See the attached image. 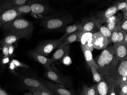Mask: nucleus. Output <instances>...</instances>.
I'll return each mask as SVG.
<instances>
[{
	"label": "nucleus",
	"mask_w": 127,
	"mask_h": 95,
	"mask_svg": "<svg viewBox=\"0 0 127 95\" xmlns=\"http://www.w3.org/2000/svg\"><path fill=\"white\" fill-rule=\"evenodd\" d=\"M95 60L99 66L97 71L103 76H107L119 62L114 55L113 46H107L103 49L101 54L95 58Z\"/></svg>",
	"instance_id": "f257e3e1"
},
{
	"label": "nucleus",
	"mask_w": 127,
	"mask_h": 95,
	"mask_svg": "<svg viewBox=\"0 0 127 95\" xmlns=\"http://www.w3.org/2000/svg\"><path fill=\"white\" fill-rule=\"evenodd\" d=\"M105 78L113 81L117 86L120 83H127V59L119 61L116 66L110 72Z\"/></svg>",
	"instance_id": "f03ea898"
},
{
	"label": "nucleus",
	"mask_w": 127,
	"mask_h": 95,
	"mask_svg": "<svg viewBox=\"0 0 127 95\" xmlns=\"http://www.w3.org/2000/svg\"><path fill=\"white\" fill-rule=\"evenodd\" d=\"M2 29L6 31L19 32L32 35L33 27L32 22L18 18Z\"/></svg>",
	"instance_id": "7ed1b4c3"
},
{
	"label": "nucleus",
	"mask_w": 127,
	"mask_h": 95,
	"mask_svg": "<svg viewBox=\"0 0 127 95\" xmlns=\"http://www.w3.org/2000/svg\"><path fill=\"white\" fill-rule=\"evenodd\" d=\"M71 21L72 20L70 18L51 16L45 18L40 25L46 30L53 31L63 28Z\"/></svg>",
	"instance_id": "20e7f679"
},
{
	"label": "nucleus",
	"mask_w": 127,
	"mask_h": 95,
	"mask_svg": "<svg viewBox=\"0 0 127 95\" xmlns=\"http://www.w3.org/2000/svg\"><path fill=\"white\" fill-rule=\"evenodd\" d=\"M45 69L44 75L46 78L65 88H69L71 86V82L69 77L62 75L55 67L50 66Z\"/></svg>",
	"instance_id": "39448f33"
},
{
	"label": "nucleus",
	"mask_w": 127,
	"mask_h": 95,
	"mask_svg": "<svg viewBox=\"0 0 127 95\" xmlns=\"http://www.w3.org/2000/svg\"><path fill=\"white\" fill-rule=\"evenodd\" d=\"M102 76L101 80L96 83L97 91L99 95H116V84L113 81Z\"/></svg>",
	"instance_id": "423d86ee"
},
{
	"label": "nucleus",
	"mask_w": 127,
	"mask_h": 95,
	"mask_svg": "<svg viewBox=\"0 0 127 95\" xmlns=\"http://www.w3.org/2000/svg\"><path fill=\"white\" fill-rule=\"evenodd\" d=\"M61 42L59 39L46 40L40 43L35 51L45 56H48L55 49L59 47Z\"/></svg>",
	"instance_id": "0eeeda50"
},
{
	"label": "nucleus",
	"mask_w": 127,
	"mask_h": 95,
	"mask_svg": "<svg viewBox=\"0 0 127 95\" xmlns=\"http://www.w3.org/2000/svg\"><path fill=\"white\" fill-rule=\"evenodd\" d=\"M22 14L13 8H7L0 11V24L2 28L17 18H20Z\"/></svg>",
	"instance_id": "6e6552de"
},
{
	"label": "nucleus",
	"mask_w": 127,
	"mask_h": 95,
	"mask_svg": "<svg viewBox=\"0 0 127 95\" xmlns=\"http://www.w3.org/2000/svg\"><path fill=\"white\" fill-rule=\"evenodd\" d=\"M27 3L31 7V15L35 18H42L43 15L48 10L47 6L41 2L40 0H30Z\"/></svg>",
	"instance_id": "1a4fd4ad"
},
{
	"label": "nucleus",
	"mask_w": 127,
	"mask_h": 95,
	"mask_svg": "<svg viewBox=\"0 0 127 95\" xmlns=\"http://www.w3.org/2000/svg\"><path fill=\"white\" fill-rule=\"evenodd\" d=\"M31 35L23 33L8 31L1 41V46H3L5 44H13L22 38H27Z\"/></svg>",
	"instance_id": "9d476101"
},
{
	"label": "nucleus",
	"mask_w": 127,
	"mask_h": 95,
	"mask_svg": "<svg viewBox=\"0 0 127 95\" xmlns=\"http://www.w3.org/2000/svg\"><path fill=\"white\" fill-rule=\"evenodd\" d=\"M109 41L107 37L98 31L93 34V47L95 49L103 50L108 46Z\"/></svg>",
	"instance_id": "9b49d317"
},
{
	"label": "nucleus",
	"mask_w": 127,
	"mask_h": 95,
	"mask_svg": "<svg viewBox=\"0 0 127 95\" xmlns=\"http://www.w3.org/2000/svg\"><path fill=\"white\" fill-rule=\"evenodd\" d=\"M93 34L92 33L80 31V42L81 45L83 46L91 52L93 51L94 49L93 45Z\"/></svg>",
	"instance_id": "f8f14e48"
},
{
	"label": "nucleus",
	"mask_w": 127,
	"mask_h": 95,
	"mask_svg": "<svg viewBox=\"0 0 127 95\" xmlns=\"http://www.w3.org/2000/svg\"><path fill=\"white\" fill-rule=\"evenodd\" d=\"M116 3L103 11L98 12L96 13V18L98 21L101 23H103L108 18L115 15L118 12Z\"/></svg>",
	"instance_id": "ddd939ff"
},
{
	"label": "nucleus",
	"mask_w": 127,
	"mask_h": 95,
	"mask_svg": "<svg viewBox=\"0 0 127 95\" xmlns=\"http://www.w3.org/2000/svg\"><path fill=\"white\" fill-rule=\"evenodd\" d=\"M44 83L54 94L60 95H72L74 94L73 92L68 90L67 89H66V88L62 86L56 84L47 80L45 81Z\"/></svg>",
	"instance_id": "4468645a"
},
{
	"label": "nucleus",
	"mask_w": 127,
	"mask_h": 95,
	"mask_svg": "<svg viewBox=\"0 0 127 95\" xmlns=\"http://www.w3.org/2000/svg\"><path fill=\"white\" fill-rule=\"evenodd\" d=\"M114 55L119 61L127 59V44H113Z\"/></svg>",
	"instance_id": "2eb2a0df"
},
{
	"label": "nucleus",
	"mask_w": 127,
	"mask_h": 95,
	"mask_svg": "<svg viewBox=\"0 0 127 95\" xmlns=\"http://www.w3.org/2000/svg\"><path fill=\"white\" fill-rule=\"evenodd\" d=\"M69 48V45L61 44L51 58L52 63L62 61L64 57L68 54Z\"/></svg>",
	"instance_id": "dca6fc26"
},
{
	"label": "nucleus",
	"mask_w": 127,
	"mask_h": 95,
	"mask_svg": "<svg viewBox=\"0 0 127 95\" xmlns=\"http://www.w3.org/2000/svg\"><path fill=\"white\" fill-rule=\"evenodd\" d=\"M29 55L31 58L42 65L45 68H49V67L50 66V64L52 63L51 58H46L45 56L38 53L35 50L30 51L29 52Z\"/></svg>",
	"instance_id": "f3484780"
},
{
	"label": "nucleus",
	"mask_w": 127,
	"mask_h": 95,
	"mask_svg": "<svg viewBox=\"0 0 127 95\" xmlns=\"http://www.w3.org/2000/svg\"><path fill=\"white\" fill-rule=\"evenodd\" d=\"M126 32L120 29L115 30L112 32V35L109 39V44L122 43L126 34Z\"/></svg>",
	"instance_id": "a211bd4d"
},
{
	"label": "nucleus",
	"mask_w": 127,
	"mask_h": 95,
	"mask_svg": "<svg viewBox=\"0 0 127 95\" xmlns=\"http://www.w3.org/2000/svg\"><path fill=\"white\" fill-rule=\"evenodd\" d=\"M82 25V30L81 31L95 33L97 27L95 25V22L90 18H84L82 19L81 22Z\"/></svg>",
	"instance_id": "6ab92c4d"
},
{
	"label": "nucleus",
	"mask_w": 127,
	"mask_h": 95,
	"mask_svg": "<svg viewBox=\"0 0 127 95\" xmlns=\"http://www.w3.org/2000/svg\"><path fill=\"white\" fill-rule=\"evenodd\" d=\"M23 82L24 86L30 90L47 86L44 82H41L39 80L33 78H25L23 80Z\"/></svg>",
	"instance_id": "aec40b11"
},
{
	"label": "nucleus",
	"mask_w": 127,
	"mask_h": 95,
	"mask_svg": "<svg viewBox=\"0 0 127 95\" xmlns=\"http://www.w3.org/2000/svg\"><path fill=\"white\" fill-rule=\"evenodd\" d=\"M82 30V25L81 22L79 20H77L76 23L72 25H69L65 27V33L59 39V40L62 42L64 39L65 38L75 32L78 31H81Z\"/></svg>",
	"instance_id": "412c9836"
},
{
	"label": "nucleus",
	"mask_w": 127,
	"mask_h": 95,
	"mask_svg": "<svg viewBox=\"0 0 127 95\" xmlns=\"http://www.w3.org/2000/svg\"><path fill=\"white\" fill-rule=\"evenodd\" d=\"M81 49L85 59L86 62L88 66L90 68L92 66H94L97 70L99 68V66L96 63L95 59L93 56L92 52L86 49L82 45H81Z\"/></svg>",
	"instance_id": "4be33fe9"
},
{
	"label": "nucleus",
	"mask_w": 127,
	"mask_h": 95,
	"mask_svg": "<svg viewBox=\"0 0 127 95\" xmlns=\"http://www.w3.org/2000/svg\"><path fill=\"white\" fill-rule=\"evenodd\" d=\"M28 0H7L1 2L0 11L25 4Z\"/></svg>",
	"instance_id": "5701e85b"
},
{
	"label": "nucleus",
	"mask_w": 127,
	"mask_h": 95,
	"mask_svg": "<svg viewBox=\"0 0 127 95\" xmlns=\"http://www.w3.org/2000/svg\"><path fill=\"white\" fill-rule=\"evenodd\" d=\"M91 17L95 22V25L99 31L103 35L107 37L108 38V40H109L112 35V32L108 29V28L105 26V25H103L101 24V23L98 21L97 18L95 16L91 15Z\"/></svg>",
	"instance_id": "b1692460"
},
{
	"label": "nucleus",
	"mask_w": 127,
	"mask_h": 95,
	"mask_svg": "<svg viewBox=\"0 0 127 95\" xmlns=\"http://www.w3.org/2000/svg\"><path fill=\"white\" fill-rule=\"evenodd\" d=\"M24 95H54V94L48 88L47 86H46L31 89L30 90L29 93H25Z\"/></svg>",
	"instance_id": "393cba45"
},
{
	"label": "nucleus",
	"mask_w": 127,
	"mask_h": 95,
	"mask_svg": "<svg viewBox=\"0 0 127 95\" xmlns=\"http://www.w3.org/2000/svg\"><path fill=\"white\" fill-rule=\"evenodd\" d=\"M118 15V18L115 21L106 24L105 25V26L108 28V29L109 30L112 32L117 29H120V27L121 23L123 17V14L119 13Z\"/></svg>",
	"instance_id": "a878e982"
},
{
	"label": "nucleus",
	"mask_w": 127,
	"mask_h": 95,
	"mask_svg": "<svg viewBox=\"0 0 127 95\" xmlns=\"http://www.w3.org/2000/svg\"><path fill=\"white\" fill-rule=\"evenodd\" d=\"M80 31H77L69 35L64 39L61 44H64L69 45L75 42H80Z\"/></svg>",
	"instance_id": "bb28decb"
},
{
	"label": "nucleus",
	"mask_w": 127,
	"mask_h": 95,
	"mask_svg": "<svg viewBox=\"0 0 127 95\" xmlns=\"http://www.w3.org/2000/svg\"><path fill=\"white\" fill-rule=\"evenodd\" d=\"M80 95H98L97 89L96 84L93 86L89 87L85 85H83L81 92Z\"/></svg>",
	"instance_id": "cd10ccee"
},
{
	"label": "nucleus",
	"mask_w": 127,
	"mask_h": 95,
	"mask_svg": "<svg viewBox=\"0 0 127 95\" xmlns=\"http://www.w3.org/2000/svg\"><path fill=\"white\" fill-rule=\"evenodd\" d=\"M13 8L18 11L22 15L28 14L31 12V7L30 5L29 4H23V5L14 7Z\"/></svg>",
	"instance_id": "c85d7f7f"
},
{
	"label": "nucleus",
	"mask_w": 127,
	"mask_h": 95,
	"mask_svg": "<svg viewBox=\"0 0 127 95\" xmlns=\"http://www.w3.org/2000/svg\"><path fill=\"white\" fill-rule=\"evenodd\" d=\"M90 68L92 74H93L94 82L98 83L100 81L102 78V76L101 74H100L97 69L94 66H92Z\"/></svg>",
	"instance_id": "c756f323"
},
{
	"label": "nucleus",
	"mask_w": 127,
	"mask_h": 95,
	"mask_svg": "<svg viewBox=\"0 0 127 95\" xmlns=\"http://www.w3.org/2000/svg\"><path fill=\"white\" fill-rule=\"evenodd\" d=\"M115 3L117 5L118 12L119 11H122L123 12L126 7L127 3V0H120Z\"/></svg>",
	"instance_id": "7c9ffc66"
},
{
	"label": "nucleus",
	"mask_w": 127,
	"mask_h": 95,
	"mask_svg": "<svg viewBox=\"0 0 127 95\" xmlns=\"http://www.w3.org/2000/svg\"><path fill=\"white\" fill-rule=\"evenodd\" d=\"M120 91L119 95H127V84L125 83H120L119 85Z\"/></svg>",
	"instance_id": "2f4dec72"
},
{
	"label": "nucleus",
	"mask_w": 127,
	"mask_h": 95,
	"mask_svg": "<svg viewBox=\"0 0 127 95\" xmlns=\"http://www.w3.org/2000/svg\"><path fill=\"white\" fill-rule=\"evenodd\" d=\"M11 62H12L17 67H22V68H30L29 66H28L25 64L21 62H20L18 60L15 59H13L11 60Z\"/></svg>",
	"instance_id": "473e14b6"
},
{
	"label": "nucleus",
	"mask_w": 127,
	"mask_h": 95,
	"mask_svg": "<svg viewBox=\"0 0 127 95\" xmlns=\"http://www.w3.org/2000/svg\"><path fill=\"white\" fill-rule=\"evenodd\" d=\"M17 66L11 61L10 63L9 64L8 67V69L9 70V71L11 73L13 74L14 75L17 76L18 74L16 72V69L17 68Z\"/></svg>",
	"instance_id": "72a5a7b5"
},
{
	"label": "nucleus",
	"mask_w": 127,
	"mask_h": 95,
	"mask_svg": "<svg viewBox=\"0 0 127 95\" xmlns=\"http://www.w3.org/2000/svg\"><path fill=\"white\" fill-rule=\"evenodd\" d=\"M61 61L64 64L66 65V66H69L72 63V59L68 56V55H66L65 57H64Z\"/></svg>",
	"instance_id": "f704fd0d"
},
{
	"label": "nucleus",
	"mask_w": 127,
	"mask_h": 95,
	"mask_svg": "<svg viewBox=\"0 0 127 95\" xmlns=\"http://www.w3.org/2000/svg\"><path fill=\"white\" fill-rule=\"evenodd\" d=\"M10 44H5L2 47V52L4 57H8L9 47Z\"/></svg>",
	"instance_id": "c9c22d12"
},
{
	"label": "nucleus",
	"mask_w": 127,
	"mask_h": 95,
	"mask_svg": "<svg viewBox=\"0 0 127 95\" xmlns=\"http://www.w3.org/2000/svg\"><path fill=\"white\" fill-rule=\"evenodd\" d=\"M120 29L127 32V18L125 19L123 17L121 23Z\"/></svg>",
	"instance_id": "e433bc0d"
},
{
	"label": "nucleus",
	"mask_w": 127,
	"mask_h": 95,
	"mask_svg": "<svg viewBox=\"0 0 127 95\" xmlns=\"http://www.w3.org/2000/svg\"><path fill=\"white\" fill-rule=\"evenodd\" d=\"M118 18V15L113 16H112L111 17L107 19L104 22H103V23H106V24L114 22V21H115Z\"/></svg>",
	"instance_id": "4c0bfd02"
},
{
	"label": "nucleus",
	"mask_w": 127,
	"mask_h": 95,
	"mask_svg": "<svg viewBox=\"0 0 127 95\" xmlns=\"http://www.w3.org/2000/svg\"><path fill=\"white\" fill-rule=\"evenodd\" d=\"M9 57H3V58L1 61V63L2 65H5L9 63L10 62Z\"/></svg>",
	"instance_id": "58836bf2"
},
{
	"label": "nucleus",
	"mask_w": 127,
	"mask_h": 95,
	"mask_svg": "<svg viewBox=\"0 0 127 95\" xmlns=\"http://www.w3.org/2000/svg\"><path fill=\"white\" fill-rule=\"evenodd\" d=\"M14 50H15V47L13 46V44H10L9 47V55L8 57H10L13 54L14 52Z\"/></svg>",
	"instance_id": "ea45409f"
},
{
	"label": "nucleus",
	"mask_w": 127,
	"mask_h": 95,
	"mask_svg": "<svg viewBox=\"0 0 127 95\" xmlns=\"http://www.w3.org/2000/svg\"><path fill=\"white\" fill-rule=\"evenodd\" d=\"M0 95H8L10 94H8L7 92H6L5 91L3 90L0 87Z\"/></svg>",
	"instance_id": "a19ab883"
},
{
	"label": "nucleus",
	"mask_w": 127,
	"mask_h": 95,
	"mask_svg": "<svg viewBox=\"0 0 127 95\" xmlns=\"http://www.w3.org/2000/svg\"><path fill=\"white\" fill-rule=\"evenodd\" d=\"M123 12V17L125 19H126V18H127V3L125 8Z\"/></svg>",
	"instance_id": "79ce46f5"
},
{
	"label": "nucleus",
	"mask_w": 127,
	"mask_h": 95,
	"mask_svg": "<svg viewBox=\"0 0 127 95\" xmlns=\"http://www.w3.org/2000/svg\"><path fill=\"white\" fill-rule=\"evenodd\" d=\"M123 43L127 44V32L126 33V35L125 37V38H124V41H123Z\"/></svg>",
	"instance_id": "37998d69"
},
{
	"label": "nucleus",
	"mask_w": 127,
	"mask_h": 95,
	"mask_svg": "<svg viewBox=\"0 0 127 95\" xmlns=\"http://www.w3.org/2000/svg\"><path fill=\"white\" fill-rule=\"evenodd\" d=\"M1 0V2H2L6 1V0Z\"/></svg>",
	"instance_id": "c03bdc74"
},
{
	"label": "nucleus",
	"mask_w": 127,
	"mask_h": 95,
	"mask_svg": "<svg viewBox=\"0 0 127 95\" xmlns=\"http://www.w3.org/2000/svg\"><path fill=\"white\" fill-rule=\"evenodd\" d=\"M91 1H95V0H90Z\"/></svg>",
	"instance_id": "a18cd8bd"
},
{
	"label": "nucleus",
	"mask_w": 127,
	"mask_h": 95,
	"mask_svg": "<svg viewBox=\"0 0 127 95\" xmlns=\"http://www.w3.org/2000/svg\"><path fill=\"white\" fill-rule=\"evenodd\" d=\"M126 84H127V83H126Z\"/></svg>",
	"instance_id": "49530a36"
}]
</instances>
